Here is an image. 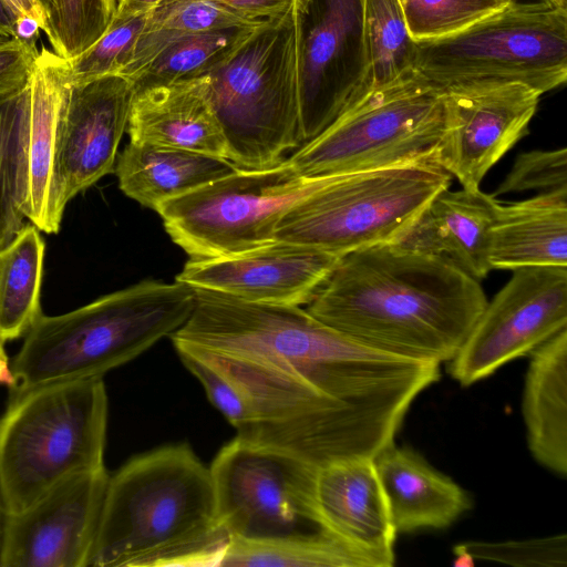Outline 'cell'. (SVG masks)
Listing matches in <instances>:
<instances>
[{
    "mask_svg": "<svg viewBox=\"0 0 567 567\" xmlns=\"http://www.w3.org/2000/svg\"><path fill=\"white\" fill-rule=\"evenodd\" d=\"M195 290L186 322L169 337L237 358L349 408L394 437L440 365L368 347L300 306L240 300Z\"/></svg>",
    "mask_w": 567,
    "mask_h": 567,
    "instance_id": "6da1fadb",
    "label": "cell"
},
{
    "mask_svg": "<svg viewBox=\"0 0 567 567\" xmlns=\"http://www.w3.org/2000/svg\"><path fill=\"white\" fill-rule=\"evenodd\" d=\"M486 303L478 280L388 243L340 256L307 310L368 347L441 364L455 357Z\"/></svg>",
    "mask_w": 567,
    "mask_h": 567,
    "instance_id": "7a4b0ae2",
    "label": "cell"
},
{
    "mask_svg": "<svg viewBox=\"0 0 567 567\" xmlns=\"http://www.w3.org/2000/svg\"><path fill=\"white\" fill-rule=\"evenodd\" d=\"M229 543L209 467L168 444L109 477L84 567H219Z\"/></svg>",
    "mask_w": 567,
    "mask_h": 567,
    "instance_id": "3957f363",
    "label": "cell"
},
{
    "mask_svg": "<svg viewBox=\"0 0 567 567\" xmlns=\"http://www.w3.org/2000/svg\"><path fill=\"white\" fill-rule=\"evenodd\" d=\"M194 288L142 280L59 316L41 315L10 360V396L51 383L103 378L189 318Z\"/></svg>",
    "mask_w": 567,
    "mask_h": 567,
    "instance_id": "277c9868",
    "label": "cell"
},
{
    "mask_svg": "<svg viewBox=\"0 0 567 567\" xmlns=\"http://www.w3.org/2000/svg\"><path fill=\"white\" fill-rule=\"evenodd\" d=\"M103 378L51 383L10 396L0 417V497L19 513L70 476L104 466Z\"/></svg>",
    "mask_w": 567,
    "mask_h": 567,
    "instance_id": "5b68a950",
    "label": "cell"
},
{
    "mask_svg": "<svg viewBox=\"0 0 567 567\" xmlns=\"http://www.w3.org/2000/svg\"><path fill=\"white\" fill-rule=\"evenodd\" d=\"M204 75L230 163L268 168L303 144L291 11L257 27Z\"/></svg>",
    "mask_w": 567,
    "mask_h": 567,
    "instance_id": "8992f818",
    "label": "cell"
},
{
    "mask_svg": "<svg viewBox=\"0 0 567 567\" xmlns=\"http://www.w3.org/2000/svg\"><path fill=\"white\" fill-rule=\"evenodd\" d=\"M415 45L414 70L442 92L519 82L544 94L567 80V9L514 0L454 34Z\"/></svg>",
    "mask_w": 567,
    "mask_h": 567,
    "instance_id": "52a82bcc",
    "label": "cell"
},
{
    "mask_svg": "<svg viewBox=\"0 0 567 567\" xmlns=\"http://www.w3.org/2000/svg\"><path fill=\"white\" fill-rule=\"evenodd\" d=\"M452 177L435 159L323 177L286 212L276 239L339 257L393 243Z\"/></svg>",
    "mask_w": 567,
    "mask_h": 567,
    "instance_id": "ba28073f",
    "label": "cell"
},
{
    "mask_svg": "<svg viewBox=\"0 0 567 567\" xmlns=\"http://www.w3.org/2000/svg\"><path fill=\"white\" fill-rule=\"evenodd\" d=\"M444 132L443 92L414 70L372 89L288 161L307 178L439 162Z\"/></svg>",
    "mask_w": 567,
    "mask_h": 567,
    "instance_id": "9c48e42d",
    "label": "cell"
},
{
    "mask_svg": "<svg viewBox=\"0 0 567 567\" xmlns=\"http://www.w3.org/2000/svg\"><path fill=\"white\" fill-rule=\"evenodd\" d=\"M322 178L299 175L288 158L264 169L237 167L158 204L155 210L189 258L226 257L276 240L282 216Z\"/></svg>",
    "mask_w": 567,
    "mask_h": 567,
    "instance_id": "30bf717a",
    "label": "cell"
},
{
    "mask_svg": "<svg viewBox=\"0 0 567 567\" xmlns=\"http://www.w3.org/2000/svg\"><path fill=\"white\" fill-rule=\"evenodd\" d=\"M209 470L218 516L230 538L333 535L317 502L319 468L299 456L236 435Z\"/></svg>",
    "mask_w": 567,
    "mask_h": 567,
    "instance_id": "8fae6325",
    "label": "cell"
},
{
    "mask_svg": "<svg viewBox=\"0 0 567 567\" xmlns=\"http://www.w3.org/2000/svg\"><path fill=\"white\" fill-rule=\"evenodd\" d=\"M364 0H293L300 126L306 143L372 89Z\"/></svg>",
    "mask_w": 567,
    "mask_h": 567,
    "instance_id": "7c38bea8",
    "label": "cell"
},
{
    "mask_svg": "<svg viewBox=\"0 0 567 567\" xmlns=\"http://www.w3.org/2000/svg\"><path fill=\"white\" fill-rule=\"evenodd\" d=\"M485 306L449 361L461 385L481 381L567 328V267H524Z\"/></svg>",
    "mask_w": 567,
    "mask_h": 567,
    "instance_id": "4fadbf2b",
    "label": "cell"
},
{
    "mask_svg": "<svg viewBox=\"0 0 567 567\" xmlns=\"http://www.w3.org/2000/svg\"><path fill=\"white\" fill-rule=\"evenodd\" d=\"M173 344L210 403L236 431L255 424L297 421L351 435L375 433V427L354 411L303 385L233 357L192 344Z\"/></svg>",
    "mask_w": 567,
    "mask_h": 567,
    "instance_id": "5bb4252c",
    "label": "cell"
},
{
    "mask_svg": "<svg viewBox=\"0 0 567 567\" xmlns=\"http://www.w3.org/2000/svg\"><path fill=\"white\" fill-rule=\"evenodd\" d=\"M443 95L439 163L463 188L478 189L487 172L528 134L543 93L508 82L451 87Z\"/></svg>",
    "mask_w": 567,
    "mask_h": 567,
    "instance_id": "9a60e30c",
    "label": "cell"
},
{
    "mask_svg": "<svg viewBox=\"0 0 567 567\" xmlns=\"http://www.w3.org/2000/svg\"><path fill=\"white\" fill-rule=\"evenodd\" d=\"M109 477L105 467L70 476L4 514L0 567H84Z\"/></svg>",
    "mask_w": 567,
    "mask_h": 567,
    "instance_id": "2e32d148",
    "label": "cell"
},
{
    "mask_svg": "<svg viewBox=\"0 0 567 567\" xmlns=\"http://www.w3.org/2000/svg\"><path fill=\"white\" fill-rule=\"evenodd\" d=\"M69 71L66 60L40 49L17 130V206L47 234L59 231L66 206L58 181L56 146L60 117L71 89Z\"/></svg>",
    "mask_w": 567,
    "mask_h": 567,
    "instance_id": "e0dca14e",
    "label": "cell"
},
{
    "mask_svg": "<svg viewBox=\"0 0 567 567\" xmlns=\"http://www.w3.org/2000/svg\"><path fill=\"white\" fill-rule=\"evenodd\" d=\"M339 258L276 239L237 255L189 258L176 280L245 301L300 306L312 300Z\"/></svg>",
    "mask_w": 567,
    "mask_h": 567,
    "instance_id": "ac0fdd59",
    "label": "cell"
},
{
    "mask_svg": "<svg viewBox=\"0 0 567 567\" xmlns=\"http://www.w3.org/2000/svg\"><path fill=\"white\" fill-rule=\"evenodd\" d=\"M133 93L132 82L121 75L71 86L56 146L58 181L65 204L114 172Z\"/></svg>",
    "mask_w": 567,
    "mask_h": 567,
    "instance_id": "d6986e66",
    "label": "cell"
},
{
    "mask_svg": "<svg viewBox=\"0 0 567 567\" xmlns=\"http://www.w3.org/2000/svg\"><path fill=\"white\" fill-rule=\"evenodd\" d=\"M316 493L320 514L333 535L374 567L393 566L396 532L373 458L353 457L320 467Z\"/></svg>",
    "mask_w": 567,
    "mask_h": 567,
    "instance_id": "ffe728a7",
    "label": "cell"
},
{
    "mask_svg": "<svg viewBox=\"0 0 567 567\" xmlns=\"http://www.w3.org/2000/svg\"><path fill=\"white\" fill-rule=\"evenodd\" d=\"M498 204L480 188H444L391 244L441 258L480 281L492 270L489 244Z\"/></svg>",
    "mask_w": 567,
    "mask_h": 567,
    "instance_id": "44dd1931",
    "label": "cell"
},
{
    "mask_svg": "<svg viewBox=\"0 0 567 567\" xmlns=\"http://www.w3.org/2000/svg\"><path fill=\"white\" fill-rule=\"evenodd\" d=\"M126 132L132 142L228 161L227 142L209 99L206 75L134 91Z\"/></svg>",
    "mask_w": 567,
    "mask_h": 567,
    "instance_id": "7402d4cb",
    "label": "cell"
},
{
    "mask_svg": "<svg viewBox=\"0 0 567 567\" xmlns=\"http://www.w3.org/2000/svg\"><path fill=\"white\" fill-rule=\"evenodd\" d=\"M373 462L396 534L446 528L472 507L458 484L410 449L393 443Z\"/></svg>",
    "mask_w": 567,
    "mask_h": 567,
    "instance_id": "603a6c76",
    "label": "cell"
},
{
    "mask_svg": "<svg viewBox=\"0 0 567 567\" xmlns=\"http://www.w3.org/2000/svg\"><path fill=\"white\" fill-rule=\"evenodd\" d=\"M530 354L523 391L528 449L550 472L567 475V328Z\"/></svg>",
    "mask_w": 567,
    "mask_h": 567,
    "instance_id": "cb8c5ba5",
    "label": "cell"
},
{
    "mask_svg": "<svg viewBox=\"0 0 567 567\" xmlns=\"http://www.w3.org/2000/svg\"><path fill=\"white\" fill-rule=\"evenodd\" d=\"M492 269L567 267V192L498 204L491 233Z\"/></svg>",
    "mask_w": 567,
    "mask_h": 567,
    "instance_id": "d4e9b609",
    "label": "cell"
},
{
    "mask_svg": "<svg viewBox=\"0 0 567 567\" xmlns=\"http://www.w3.org/2000/svg\"><path fill=\"white\" fill-rule=\"evenodd\" d=\"M236 168L227 159L130 141L120 153L114 172L118 187L126 196L155 210L158 204Z\"/></svg>",
    "mask_w": 567,
    "mask_h": 567,
    "instance_id": "484cf974",
    "label": "cell"
},
{
    "mask_svg": "<svg viewBox=\"0 0 567 567\" xmlns=\"http://www.w3.org/2000/svg\"><path fill=\"white\" fill-rule=\"evenodd\" d=\"M45 245L33 225H24L0 246V341L25 336L42 315L40 290Z\"/></svg>",
    "mask_w": 567,
    "mask_h": 567,
    "instance_id": "4316f807",
    "label": "cell"
},
{
    "mask_svg": "<svg viewBox=\"0 0 567 567\" xmlns=\"http://www.w3.org/2000/svg\"><path fill=\"white\" fill-rule=\"evenodd\" d=\"M220 566L374 567L331 534L265 540L230 538Z\"/></svg>",
    "mask_w": 567,
    "mask_h": 567,
    "instance_id": "83f0119b",
    "label": "cell"
},
{
    "mask_svg": "<svg viewBox=\"0 0 567 567\" xmlns=\"http://www.w3.org/2000/svg\"><path fill=\"white\" fill-rule=\"evenodd\" d=\"M256 28H228L172 40L132 81L134 91L206 74Z\"/></svg>",
    "mask_w": 567,
    "mask_h": 567,
    "instance_id": "f1b7e54d",
    "label": "cell"
},
{
    "mask_svg": "<svg viewBox=\"0 0 567 567\" xmlns=\"http://www.w3.org/2000/svg\"><path fill=\"white\" fill-rule=\"evenodd\" d=\"M363 28L372 89L414 71L416 45L399 0H364Z\"/></svg>",
    "mask_w": 567,
    "mask_h": 567,
    "instance_id": "f546056e",
    "label": "cell"
},
{
    "mask_svg": "<svg viewBox=\"0 0 567 567\" xmlns=\"http://www.w3.org/2000/svg\"><path fill=\"white\" fill-rule=\"evenodd\" d=\"M117 0H54L45 37L52 51L71 61L109 29Z\"/></svg>",
    "mask_w": 567,
    "mask_h": 567,
    "instance_id": "4dcf8cb0",
    "label": "cell"
},
{
    "mask_svg": "<svg viewBox=\"0 0 567 567\" xmlns=\"http://www.w3.org/2000/svg\"><path fill=\"white\" fill-rule=\"evenodd\" d=\"M514 0H399L414 41L454 34Z\"/></svg>",
    "mask_w": 567,
    "mask_h": 567,
    "instance_id": "1f68e13d",
    "label": "cell"
},
{
    "mask_svg": "<svg viewBox=\"0 0 567 567\" xmlns=\"http://www.w3.org/2000/svg\"><path fill=\"white\" fill-rule=\"evenodd\" d=\"M147 14L112 21L104 34L89 49L69 62L71 86L120 75L131 63L142 35Z\"/></svg>",
    "mask_w": 567,
    "mask_h": 567,
    "instance_id": "d6a6232c",
    "label": "cell"
},
{
    "mask_svg": "<svg viewBox=\"0 0 567 567\" xmlns=\"http://www.w3.org/2000/svg\"><path fill=\"white\" fill-rule=\"evenodd\" d=\"M458 559L488 560L519 567H566L567 536L507 542H467L454 547Z\"/></svg>",
    "mask_w": 567,
    "mask_h": 567,
    "instance_id": "836d02e7",
    "label": "cell"
},
{
    "mask_svg": "<svg viewBox=\"0 0 567 567\" xmlns=\"http://www.w3.org/2000/svg\"><path fill=\"white\" fill-rule=\"evenodd\" d=\"M260 25V24H259ZM251 24L212 0H163L147 14L143 32L186 35Z\"/></svg>",
    "mask_w": 567,
    "mask_h": 567,
    "instance_id": "e575fe53",
    "label": "cell"
},
{
    "mask_svg": "<svg viewBox=\"0 0 567 567\" xmlns=\"http://www.w3.org/2000/svg\"><path fill=\"white\" fill-rule=\"evenodd\" d=\"M27 87L0 101V246L23 227L17 206L14 154L17 130L25 101Z\"/></svg>",
    "mask_w": 567,
    "mask_h": 567,
    "instance_id": "d590c367",
    "label": "cell"
},
{
    "mask_svg": "<svg viewBox=\"0 0 567 567\" xmlns=\"http://www.w3.org/2000/svg\"><path fill=\"white\" fill-rule=\"evenodd\" d=\"M567 192V150H534L520 153L493 197L509 193Z\"/></svg>",
    "mask_w": 567,
    "mask_h": 567,
    "instance_id": "8d00e7d4",
    "label": "cell"
},
{
    "mask_svg": "<svg viewBox=\"0 0 567 567\" xmlns=\"http://www.w3.org/2000/svg\"><path fill=\"white\" fill-rule=\"evenodd\" d=\"M39 51L34 40L14 38L0 45V101L28 86Z\"/></svg>",
    "mask_w": 567,
    "mask_h": 567,
    "instance_id": "74e56055",
    "label": "cell"
},
{
    "mask_svg": "<svg viewBox=\"0 0 567 567\" xmlns=\"http://www.w3.org/2000/svg\"><path fill=\"white\" fill-rule=\"evenodd\" d=\"M251 24H262L291 11L293 0H212Z\"/></svg>",
    "mask_w": 567,
    "mask_h": 567,
    "instance_id": "f35d334b",
    "label": "cell"
},
{
    "mask_svg": "<svg viewBox=\"0 0 567 567\" xmlns=\"http://www.w3.org/2000/svg\"><path fill=\"white\" fill-rule=\"evenodd\" d=\"M13 10L18 18V22L23 19H33L40 27L41 31L47 34L49 30V16L34 0H4ZM17 22V23H18Z\"/></svg>",
    "mask_w": 567,
    "mask_h": 567,
    "instance_id": "ab89813d",
    "label": "cell"
},
{
    "mask_svg": "<svg viewBox=\"0 0 567 567\" xmlns=\"http://www.w3.org/2000/svg\"><path fill=\"white\" fill-rule=\"evenodd\" d=\"M163 0H117L116 9L112 21L126 20L135 17L146 16L154 10Z\"/></svg>",
    "mask_w": 567,
    "mask_h": 567,
    "instance_id": "60d3db41",
    "label": "cell"
},
{
    "mask_svg": "<svg viewBox=\"0 0 567 567\" xmlns=\"http://www.w3.org/2000/svg\"><path fill=\"white\" fill-rule=\"evenodd\" d=\"M18 18L10 6L4 1L0 0V34L17 38Z\"/></svg>",
    "mask_w": 567,
    "mask_h": 567,
    "instance_id": "b9f144b4",
    "label": "cell"
},
{
    "mask_svg": "<svg viewBox=\"0 0 567 567\" xmlns=\"http://www.w3.org/2000/svg\"><path fill=\"white\" fill-rule=\"evenodd\" d=\"M13 375L11 372L10 360L3 349V343L0 341V385H13Z\"/></svg>",
    "mask_w": 567,
    "mask_h": 567,
    "instance_id": "7bdbcfd3",
    "label": "cell"
},
{
    "mask_svg": "<svg viewBox=\"0 0 567 567\" xmlns=\"http://www.w3.org/2000/svg\"><path fill=\"white\" fill-rule=\"evenodd\" d=\"M49 16L50 21V14L54 7V0H34Z\"/></svg>",
    "mask_w": 567,
    "mask_h": 567,
    "instance_id": "ee69618b",
    "label": "cell"
},
{
    "mask_svg": "<svg viewBox=\"0 0 567 567\" xmlns=\"http://www.w3.org/2000/svg\"><path fill=\"white\" fill-rule=\"evenodd\" d=\"M3 518H4V509H3L1 497H0V544H1Z\"/></svg>",
    "mask_w": 567,
    "mask_h": 567,
    "instance_id": "f6af8a7d",
    "label": "cell"
},
{
    "mask_svg": "<svg viewBox=\"0 0 567 567\" xmlns=\"http://www.w3.org/2000/svg\"><path fill=\"white\" fill-rule=\"evenodd\" d=\"M555 6L558 7H566V0H546Z\"/></svg>",
    "mask_w": 567,
    "mask_h": 567,
    "instance_id": "bcb514c9",
    "label": "cell"
},
{
    "mask_svg": "<svg viewBox=\"0 0 567 567\" xmlns=\"http://www.w3.org/2000/svg\"><path fill=\"white\" fill-rule=\"evenodd\" d=\"M12 39H14V38H9V37L0 34V45L11 41Z\"/></svg>",
    "mask_w": 567,
    "mask_h": 567,
    "instance_id": "7dc6e473",
    "label": "cell"
}]
</instances>
